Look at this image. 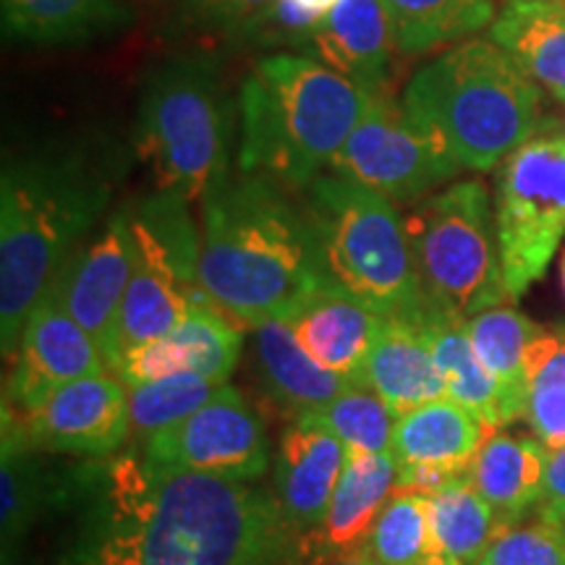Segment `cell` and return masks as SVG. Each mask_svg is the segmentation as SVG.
Returning <instances> with one entry per match:
<instances>
[{"label": "cell", "instance_id": "30bf717a", "mask_svg": "<svg viewBox=\"0 0 565 565\" xmlns=\"http://www.w3.org/2000/svg\"><path fill=\"white\" fill-rule=\"evenodd\" d=\"M498 238L511 299L545 278L565 236V129L542 121L500 166Z\"/></svg>", "mask_w": 565, "mask_h": 565}, {"label": "cell", "instance_id": "ffe728a7", "mask_svg": "<svg viewBox=\"0 0 565 565\" xmlns=\"http://www.w3.org/2000/svg\"><path fill=\"white\" fill-rule=\"evenodd\" d=\"M393 47V26L380 0H341L315 30L309 55L370 95H385Z\"/></svg>", "mask_w": 565, "mask_h": 565}, {"label": "cell", "instance_id": "d590c367", "mask_svg": "<svg viewBox=\"0 0 565 565\" xmlns=\"http://www.w3.org/2000/svg\"><path fill=\"white\" fill-rule=\"evenodd\" d=\"M324 17L307 11L299 0H273L231 32V38L244 45L257 47H307Z\"/></svg>", "mask_w": 565, "mask_h": 565}, {"label": "cell", "instance_id": "ab89813d", "mask_svg": "<svg viewBox=\"0 0 565 565\" xmlns=\"http://www.w3.org/2000/svg\"><path fill=\"white\" fill-rule=\"evenodd\" d=\"M322 565H380V563L374 561V557L366 553V550H356V553L333 557V561H328V563H322Z\"/></svg>", "mask_w": 565, "mask_h": 565}, {"label": "cell", "instance_id": "f1b7e54d", "mask_svg": "<svg viewBox=\"0 0 565 565\" xmlns=\"http://www.w3.org/2000/svg\"><path fill=\"white\" fill-rule=\"evenodd\" d=\"M38 450L24 440L11 419H3V466H0V500H3V561L11 565L24 536L45 513L53 492V475L34 458Z\"/></svg>", "mask_w": 565, "mask_h": 565}, {"label": "cell", "instance_id": "52a82bcc", "mask_svg": "<svg viewBox=\"0 0 565 565\" xmlns=\"http://www.w3.org/2000/svg\"><path fill=\"white\" fill-rule=\"evenodd\" d=\"M233 105L221 63L186 53L147 76L137 113V154L158 192L202 200L228 171Z\"/></svg>", "mask_w": 565, "mask_h": 565}, {"label": "cell", "instance_id": "5bb4252c", "mask_svg": "<svg viewBox=\"0 0 565 565\" xmlns=\"http://www.w3.org/2000/svg\"><path fill=\"white\" fill-rule=\"evenodd\" d=\"M131 265L134 246L129 212L121 210L108 217L100 233L84 238L53 282V291L58 294L63 309L97 343L113 377H116L118 359H121L118 322H121Z\"/></svg>", "mask_w": 565, "mask_h": 565}, {"label": "cell", "instance_id": "83f0119b", "mask_svg": "<svg viewBox=\"0 0 565 565\" xmlns=\"http://www.w3.org/2000/svg\"><path fill=\"white\" fill-rule=\"evenodd\" d=\"M422 328L433 345L435 362L443 372L445 387H448V398L477 414L490 435L508 427L500 387L479 362L469 333H466V322L427 309L422 317Z\"/></svg>", "mask_w": 565, "mask_h": 565}, {"label": "cell", "instance_id": "836d02e7", "mask_svg": "<svg viewBox=\"0 0 565 565\" xmlns=\"http://www.w3.org/2000/svg\"><path fill=\"white\" fill-rule=\"evenodd\" d=\"M299 416L330 429L345 445L349 454L383 456L393 450L398 414L377 393L364 385H351L349 391H343L328 406L303 412Z\"/></svg>", "mask_w": 565, "mask_h": 565}, {"label": "cell", "instance_id": "7402d4cb", "mask_svg": "<svg viewBox=\"0 0 565 565\" xmlns=\"http://www.w3.org/2000/svg\"><path fill=\"white\" fill-rule=\"evenodd\" d=\"M487 437L482 419L445 395L398 416L391 454L395 466H424L463 477Z\"/></svg>", "mask_w": 565, "mask_h": 565}, {"label": "cell", "instance_id": "277c9868", "mask_svg": "<svg viewBox=\"0 0 565 565\" xmlns=\"http://www.w3.org/2000/svg\"><path fill=\"white\" fill-rule=\"evenodd\" d=\"M372 97L312 55H267L246 76L238 97V171L307 189L330 168Z\"/></svg>", "mask_w": 565, "mask_h": 565}, {"label": "cell", "instance_id": "6da1fadb", "mask_svg": "<svg viewBox=\"0 0 565 565\" xmlns=\"http://www.w3.org/2000/svg\"><path fill=\"white\" fill-rule=\"evenodd\" d=\"M42 565H307L273 490L152 466L137 448L55 475Z\"/></svg>", "mask_w": 565, "mask_h": 565}, {"label": "cell", "instance_id": "7c38bea8", "mask_svg": "<svg viewBox=\"0 0 565 565\" xmlns=\"http://www.w3.org/2000/svg\"><path fill=\"white\" fill-rule=\"evenodd\" d=\"M160 469H181L233 482H257L270 466V440L257 408L233 385L173 427L137 448Z\"/></svg>", "mask_w": 565, "mask_h": 565}, {"label": "cell", "instance_id": "2e32d148", "mask_svg": "<svg viewBox=\"0 0 565 565\" xmlns=\"http://www.w3.org/2000/svg\"><path fill=\"white\" fill-rule=\"evenodd\" d=\"M242 356V328H236L207 296L196 299L168 335L139 345L118 362L116 377L126 387L171 374L194 372L212 383H228Z\"/></svg>", "mask_w": 565, "mask_h": 565}, {"label": "cell", "instance_id": "7a4b0ae2", "mask_svg": "<svg viewBox=\"0 0 565 565\" xmlns=\"http://www.w3.org/2000/svg\"><path fill=\"white\" fill-rule=\"evenodd\" d=\"M116 160L53 141L6 160L0 179V343L13 359L34 307L108 207Z\"/></svg>", "mask_w": 565, "mask_h": 565}, {"label": "cell", "instance_id": "b9f144b4", "mask_svg": "<svg viewBox=\"0 0 565 565\" xmlns=\"http://www.w3.org/2000/svg\"><path fill=\"white\" fill-rule=\"evenodd\" d=\"M422 565H461V563L450 561V557H443V555H433L429 561H424Z\"/></svg>", "mask_w": 565, "mask_h": 565}, {"label": "cell", "instance_id": "d4e9b609", "mask_svg": "<svg viewBox=\"0 0 565 565\" xmlns=\"http://www.w3.org/2000/svg\"><path fill=\"white\" fill-rule=\"evenodd\" d=\"M490 40L565 105V0L508 3L492 21Z\"/></svg>", "mask_w": 565, "mask_h": 565}, {"label": "cell", "instance_id": "1f68e13d", "mask_svg": "<svg viewBox=\"0 0 565 565\" xmlns=\"http://www.w3.org/2000/svg\"><path fill=\"white\" fill-rule=\"evenodd\" d=\"M526 416L550 450L565 445V328H542L526 351Z\"/></svg>", "mask_w": 565, "mask_h": 565}, {"label": "cell", "instance_id": "cb8c5ba5", "mask_svg": "<svg viewBox=\"0 0 565 565\" xmlns=\"http://www.w3.org/2000/svg\"><path fill=\"white\" fill-rule=\"evenodd\" d=\"M254 351L263 372V383L275 404L299 416L328 406L343 391L356 385L353 380L324 370L303 345L296 341L286 320H267L254 328Z\"/></svg>", "mask_w": 565, "mask_h": 565}, {"label": "cell", "instance_id": "7bdbcfd3", "mask_svg": "<svg viewBox=\"0 0 565 565\" xmlns=\"http://www.w3.org/2000/svg\"><path fill=\"white\" fill-rule=\"evenodd\" d=\"M561 275H563V288H565V257H563V267H561Z\"/></svg>", "mask_w": 565, "mask_h": 565}, {"label": "cell", "instance_id": "4316f807", "mask_svg": "<svg viewBox=\"0 0 565 565\" xmlns=\"http://www.w3.org/2000/svg\"><path fill=\"white\" fill-rule=\"evenodd\" d=\"M466 333L475 345L479 362L492 374L503 398L505 422H519L526 416V351L542 324L529 320L524 312L513 307H492L466 320Z\"/></svg>", "mask_w": 565, "mask_h": 565}, {"label": "cell", "instance_id": "8fae6325", "mask_svg": "<svg viewBox=\"0 0 565 565\" xmlns=\"http://www.w3.org/2000/svg\"><path fill=\"white\" fill-rule=\"evenodd\" d=\"M458 171L461 166L433 126L387 92L372 97L362 121L330 162V173L401 204L422 200Z\"/></svg>", "mask_w": 565, "mask_h": 565}, {"label": "cell", "instance_id": "8d00e7d4", "mask_svg": "<svg viewBox=\"0 0 565 565\" xmlns=\"http://www.w3.org/2000/svg\"><path fill=\"white\" fill-rule=\"evenodd\" d=\"M477 565H565V529L536 519L494 536Z\"/></svg>", "mask_w": 565, "mask_h": 565}, {"label": "cell", "instance_id": "d6986e66", "mask_svg": "<svg viewBox=\"0 0 565 565\" xmlns=\"http://www.w3.org/2000/svg\"><path fill=\"white\" fill-rule=\"evenodd\" d=\"M356 385L377 393L398 416L448 395L422 320L408 317H383Z\"/></svg>", "mask_w": 565, "mask_h": 565}, {"label": "cell", "instance_id": "ee69618b", "mask_svg": "<svg viewBox=\"0 0 565 565\" xmlns=\"http://www.w3.org/2000/svg\"><path fill=\"white\" fill-rule=\"evenodd\" d=\"M508 3H524V0H505V6H508Z\"/></svg>", "mask_w": 565, "mask_h": 565}, {"label": "cell", "instance_id": "484cf974", "mask_svg": "<svg viewBox=\"0 0 565 565\" xmlns=\"http://www.w3.org/2000/svg\"><path fill=\"white\" fill-rule=\"evenodd\" d=\"M6 40L74 45L131 24L129 0H0Z\"/></svg>", "mask_w": 565, "mask_h": 565}, {"label": "cell", "instance_id": "d6a6232c", "mask_svg": "<svg viewBox=\"0 0 565 565\" xmlns=\"http://www.w3.org/2000/svg\"><path fill=\"white\" fill-rule=\"evenodd\" d=\"M221 383H212L194 372L171 374L129 387V440L141 448L162 429L200 412L221 393Z\"/></svg>", "mask_w": 565, "mask_h": 565}, {"label": "cell", "instance_id": "ba28073f", "mask_svg": "<svg viewBox=\"0 0 565 565\" xmlns=\"http://www.w3.org/2000/svg\"><path fill=\"white\" fill-rule=\"evenodd\" d=\"M406 231L429 312L466 322L511 301L498 217L482 181H458L424 196L406 215Z\"/></svg>", "mask_w": 565, "mask_h": 565}, {"label": "cell", "instance_id": "4fadbf2b", "mask_svg": "<svg viewBox=\"0 0 565 565\" xmlns=\"http://www.w3.org/2000/svg\"><path fill=\"white\" fill-rule=\"evenodd\" d=\"M40 454L108 458L129 440V387L110 372L74 380L26 414L3 408Z\"/></svg>", "mask_w": 565, "mask_h": 565}, {"label": "cell", "instance_id": "44dd1931", "mask_svg": "<svg viewBox=\"0 0 565 565\" xmlns=\"http://www.w3.org/2000/svg\"><path fill=\"white\" fill-rule=\"evenodd\" d=\"M286 322L317 364L356 383V374L380 333L383 317L351 299L349 294L322 286L307 296L286 317Z\"/></svg>", "mask_w": 565, "mask_h": 565}, {"label": "cell", "instance_id": "8992f818", "mask_svg": "<svg viewBox=\"0 0 565 565\" xmlns=\"http://www.w3.org/2000/svg\"><path fill=\"white\" fill-rule=\"evenodd\" d=\"M322 278L380 317L422 320L427 312L414 270L406 217L362 183L322 173L303 189Z\"/></svg>", "mask_w": 565, "mask_h": 565}, {"label": "cell", "instance_id": "e575fe53", "mask_svg": "<svg viewBox=\"0 0 565 565\" xmlns=\"http://www.w3.org/2000/svg\"><path fill=\"white\" fill-rule=\"evenodd\" d=\"M366 553L380 565H422L435 555L427 498L393 492L366 536Z\"/></svg>", "mask_w": 565, "mask_h": 565}, {"label": "cell", "instance_id": "f35d334b", "mask_svg": "<svg viewBox=\"0 0 565 565\" xmlns=\"http://www.w3.org/2000/svg\"><path fill=\"white\" fill-rule=\"evenodd\" d=\"M534 513L550 524L565 529V445L547 454L545 490H542V500Z\"/></svg>", "mask_w": 565, "mask_h": 565}, {"label": "cell", "instance_id": "60d3db41", "mask_svg": "<svg viewBox=\"0 0 565 565\" xmlns=\"http://www.w3.org/2000/svg\"><path fill=\"white\" fill-rule=\"evenodd\" d=\"M299 3L303 6V9L307 11H312V13H320V17H324V13H330L335 9L338 3H341V0H299Z\"/></svg>", "mask_w": 565, "mask_h": 565}, {"label": "cell", "instance_id": "9c48e42d", "mask_svg": "<svg viewBox=\"0 0 565 565\" xmlns=\"http://www.w3.org/2000/svg\"><path fill=\"white\" fill-rule=\"evenodd\" d=\"M129 225L134 265L118 322L121 359L124 353L171 333L189 307L204 299L200 233L183 196L171 192L147 196L129 215Z\"/></svg>", "mask_w": 565, "mask_h": 565}, {"label": "cell", "instance_id": "9a60e30c", "mask_svg": "<svg viewBox=\"0 0 565 565\" xmlns=\"http://www.w3.org/2000/svg\"><path fill=\"white\" fill-rule=\"evenodd\" d=\"M105 372L108 364L103 351L87 330L63 309L58 294L51 288L34 307L21 333L11 374L6 380L3 408H9L11 414H26L40 406L55 387Z\"/></svg>", "mask_w": 565, "mask_h": 565}, {"label": "cell", "instance_id": "ac0fdd59", "mask_svg": "<svg viewBox=\"0 0 565 565\" xmlns=\"http://www.w3.org/2000/svg\"><path fill=\"white\" fill-rule=\"evenodd\" d=\"M393 492V454H349L320 529L303 536L307 565H322L333 557L364 550L366 536Z\"/></svg>", "mask_w": 565, "mask_h": 565}, {"label": "cell", "instance_id": "74e56055", "mask_svg": "<svg viewBox=\"0 0 565 565\" xmlns=\"http://www.w3.org/2000/svg\"><path fill=\"white\" fill-rule=\"evenodd\" d=\"M273 0H181L189 19L200 24L221 26L225 32H236L246 19L263 11Z\"/></svg>", "mask_w": 565, "mask_h": 565}, {"label": "cell", "instance_id": "5b68a950", "mask_svg": "<svg viewBox=\"0 0 565 565\" xmlns=\"http://www.w3.org/2000/svg\"><path fill=\"white\" fill-rule=\"evenodd\" d=\"M404 105L437 131L458 166L490 173L542 126V95L490 40H469L422 66Z\"/></svg>", "mask_w": 565, "mask_h": 565}, {"label": "cell", "instance_id": "4dcf8cb0", "mask_svg": "<svg viewBox=\"0 0 565 565\" xmlns=\"http://www.w3.org/2000/svg\"><path fill=\"white\" fill-rule=\"evenodd\" d=\"M401 53L422 55L492 26V0H380Z\"/></svg>", "mask_w": 565, "mask_h": 565}, {"label": "cell", "instance_id": "603a6c76", "mask_svg": "<svg viewBox=\"0 0 565 565\" xmlns=\"http://www.w3.org/2000/svg\"><path fill=\"white\" fill-rule=\"evenodd\" d=\"M550 448L532 437L494 433L487 437L469 469L471 484L490 503L505 529L536 511L545 490Z\"/></svg>", "mask_w": 565, "mask_h": 565}, {"label": "cell", "instance_id": "f546056e", "mask_svg": "<svg viewBox=\"0 0 565 565\" xmlns=\"http://www.w3.org/2000/svg\"><path fill=\"white\" fill-rule=\"evenodd\" d=\"M427 513L435 555L450 557L461 565L482 561L494 536L505 529L490 503L471 484L469 475L429 494Z\"/></svg>", "mask_w": 565, "mask_h": 565}, {"label": "cell", "instance_id": "3957f363", "mask_svg": "<svg viewBox=\"0 0 565 565\" xmlns=\"http://www.w3.org/2000/svg\"><path fill=\"white\" fill-rule=\"evenodd\" d=\"M254 173H225L202 196L200 286L228 320L254 330L286 320L322 278L303 204Z\"/></svg>", "mask_w": 565, "mask_h": 565}, {"label": "cell", "instance_id": "e0dca14e", "mask_svg": "<svg viewBox=\"0 0 565 565\" xmlns=\"http://www.w3.org/2000/svg\"><path fill=\"white\" fill-rule=\"evenodd\" d=\"M345 458L349 450L330 429L301 416H296L282 433L275 458L273 494L286 524L301 540L320 529Z\"/></svg>", "mask_w": 565, "mask_h": 565}]
</instances>
